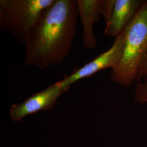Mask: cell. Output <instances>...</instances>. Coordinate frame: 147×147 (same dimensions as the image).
Here are the masks:
<instances>
[{
	"label": "cell",
	"instance_id": "obj_10",
	"mask_svg": "<svg viewBox=\"0 0 147 147\" xmlns=\"http://www.w3.org/2000/svg\"><path fill=\"white\" fill-rule=\"evenodd\" d=\"M146 76H147V55L144 61L142 64L141 68L139 70L137 81L141 80L142 78Z\"/></svg>",
	"mask_w": 147,
	"mask_h": 147
},
{
	"label": "cell",
	"instance_id": "obj_9",
	"mask_svg": "<svg viewBox=\"0 0 147 147\" xmlns=\"http://www.w3.org/2000/svg\"><path fill=\"white\" fill-rule=\"evenodd\" d=\"M116 0H101V16H102L105 23L107 22L112 14Z\"/></svg>",
	"mask_w": 147,
	"mask_h": 147
},
{
	"label": "cell",
	"instance_id": "obj_3",
	"mask_svg": "<svg viewBox=\"0 0 147 147\" xmlns=\"http://www.w3.org/2000/svg\"><path fill=\"white\" fill-rule=\"evenodd\" d=\"M54 0H0V31L25 44L44 13Z\"/></svg>",
	"mask_w": 147,
	"mask_h": 147
},
{
	"label": "cell",
	"instance_id": "obj_6",
	"mask_svg": "<svg viewBox=\"0 0 147 147\" xmlns=\"http://www.w3.org/2000/svg\"><path fill=\"white\" fill-rule=\"evenodd\" d=\"M144 1L116 0L110 20L106 23L104 33L108 37L116 38L125 30L136 15Z\"/></svg>",
	"mask_w": 147,
	"mask_h": 147
},
{
	"label": "cell",
	"instance_id": "obj_8",
	"mask_svg": "<svg viewBox=\"0 0 147 147\" xmlns=\"http://www.w3.org/2000/svg\"><path fill=\"white\" fill-rule=\"evenodd\" d=\"M142 79H143L142 81H137L134 88V102L138 104L144 105L147 104V76Z\"/></svg>",
	"mask_w": 147,
	"mask_h": 147
},
{
	"label": "cell",
	"instance_id": "obj_5",
	"mask_svg": "<svg viewBox=\"0 0 147 147\" xmlns=\"http://www.w3.org/2000/svg\"><path fill=\"white\" fill-rule=\"evenodd\" d=\"M65 92L59 81L49 85L42 91L32 94L21 103L12 105L10 110L11 119L14 121H20L26 116L39 111H51L59 97Z\"/></svg>",
	"mask_w": 147,
	"mask_h": 147
},
{
	"label": "cell",
	"instance_id": "obj_4",
	"mask_svg": "<svg viewBox=\"0 0 147 147\" xmlns=\"http://www.w3.org/2000/svg\"><path fill=\"white\" fill-rule=\"evenodd\" d=\"M124 47V37L122 33L115 38L109 49L98 55L93 60L80 68L76 69L68 76L59 81L61 86L67 91L70 87L81 79L91 77L95 74L105 69L113 68L122 57Z\"/></svg>",
	"mask_w": 147,
	"mask_h": 147
},
{
	"label": "cell",
	"instance_id": "obj_7",
	"mask_svg": "<svg viewBox=\"0 0 147 147\" xmlns=\"http://www.w3.org/2000/svg\"><path fill=\"white\" fill-rule=\"evenodd\" d=\"M77 2L83 28V44L87 49H94L98 42L93 25L100 20L101 0H77Z\"/></svg>",
	"mask_w": 147,
	"mask_h": 147
},
{
	"label": "cell",
	"instance_id": "obj_1",
	"mask_svg": "<svg viewBox=\"0 0 147 147\" xmlns=\"http://www.w3.org/2000/svg\"><path fill=\"white\" fill-rule=\"evenodd\" d=\"M79 16L77 0H54L24 44L27 66L44 70L62 63L73 47Z\"/></svg>",
	"mask_w": 147,
	"mask_h": 147
},
{
	"label": "cell",
	"instance_id": "obj_2",
	"mask_svg": "<svg viewBox=\"0 0 147 147\" xmlns=\"http://www.w3.org/2000/svg\"><path fill=\"white\" fill-rule=\"evenodd\" d=\"M124 47L121 61L110 74L112 82L130 86L147 55V0L144 1L136 16L123 32Z\"/></svg>",
	"mask_w": 147,
	"mask_h": 147
}]
</instances>
